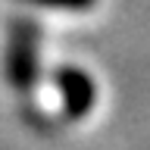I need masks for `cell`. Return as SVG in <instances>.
Instances as JSON below:
<instances>
[{
  "mask_svg": "<svg viewBox=\"0 0 150 150\" xmlns=\"http://www.w3.org/2000/svg\"><path fill=\"white\" fill-rule=\"evenodd\" d=\"M44 3H50V0H44ZM53 3H88V0H53Z\"/></svg>",
  "mask_w": 150,
  "mask_h": 150,
  "instance_id": "1",
  "label": "cell"
}]
</instances>
